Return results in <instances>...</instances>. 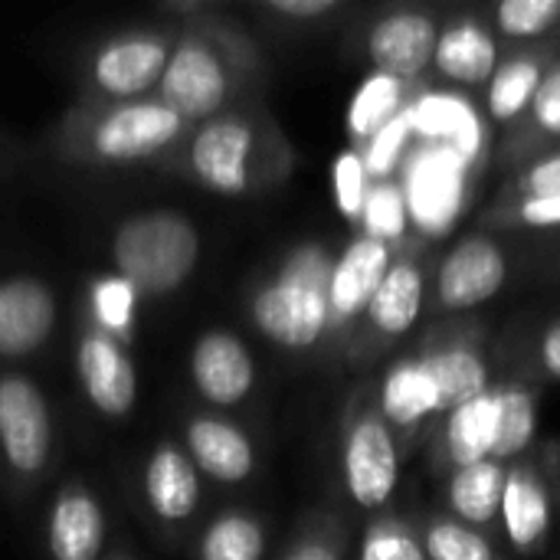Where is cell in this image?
<instances>
[{
  "label": "cell",
  "mask_w": 560,
  "mask_h": 560,
  "mask_svg": "<svg viewBox=\"0 0 560 560\" xmlns=\"http://www.w3.org/2000/svg\"><path fill=\"white\" fill-rule=\"evenodd\" d=\"M331 259L318 243L295 246L279 269L253 292L256 331L282 351H308L331 331L328 272Z\"/></svg>",
  "instance_id": "obj_1"
},
{
  "label": "cell",
  "mask_w": 560,
  "mask_h": 560,
  "mask_svg": "<svg viewBox=\"0 0 560 560\" xmlns=\"http://www.w3.org/2000/svg\"><path fill=\"white\" fill-rule=\"evenodd\" d=\"M190 125L171 112L161 98L108 102L79 115L62 131V148L72 161H89L102 167L148 164L177 148Z\"/></svg>",
  "instance_id": "obj_2"
},
{
  "label": "cell",
  "mask_w": 560,
  "mask_h": 560,
  "mask_svg": "<svg viewBox=\"0 0 560 560\" xmlns=\"http://www.w3.org/2000/svg\"><path fill=\"white\" fill-rule=\"evenodd\" d=\"M200 230L177 210H141L112 233V269L141 295L161 299L187 285L200 266Z\"/></svg>",
  "instance_id": "obj_3"
},
{
  "label": "cell",
  "mask_w": 560,
  "mask_h": 560,
  "mask_svg": "<svg viewBox=\"0 0 560 560\" xmlns=\"http://www.w3.org/2000/svg\"><path fill=\"white\" fill-rule=\"evenodd\" d=\"M276 135L266 131L253 115L226 112L197 125L187 138V174L210 194L243 197L253 194L272 174Z\"/></svg>",
  "instance_id": "obj_4"
},
{
  "label": "cell",
  "mask_w": 560,
  "mask_h": 560,
  "mask_svg": "<svg viewBox=\"0 0 560 560\" xmlns=\"http://www.w3.org/2000/svg\"><path fill=\"white\" fill-rule=\"evenodd\" d=\"M233 95V62L207 33H184L164 66L158 98L187 125L226 115Z\"/></svg>",
  "instance_id": "obj_5"
},
{
  "label": "cell",
  "mask_w": 560,
  "mask_h": 560,
  "mask_svg": "<svg viewBox=\"0 0 560 560\" xmlns=\"http://www.w3.org/2000/svg\"><path fill=\"white\" fill-rule=\"evenodd\" d=\"M341 482L348 499L361 512H381L390 505L400 482L397 436L377 407L358 410L341 436Z\"/></svg>",
  "instance_id": "obj_6"
},
{
  "label": "cell",
  "mask_w": 560,
  "mask_h": 560,
  "mask_svg": "<svg viewBox=\"0 0 560 560\" xmlns=\"http://www.w3.org/2000/svg\"><path fill=\"white\" fill-rule=\"evenodd\" d=\"M0 456L20 479H36L52 459V413L23 374H0Z\"/></svg>",
  "instance_id": "obj_7"
},
{
  "label": "cell",
  "mask_w": 560,
  "mask_h": 560,
  "mask_svg": "<svg viewBox=\"0 0 560 560\" xmlns=\"http://www.w3.org/2000/svg\"><path fill=\"white\" fill-rule=\"evenodd\" d=\"M75 381L92 404L95 413L108 420H125L138 404V368L128 354V345L102 331L98 325H85L75 354H72Z\"/></svg>",
  "instance_id": "obj_8"
},
{
  "label": "cell",
  "mask_w": 560,
  "mask_h": 560,
  "mask_svg": "<svg viewBox=\"0 0 560 560\" xmlns=\"http://www.w3.org/2000/svg\"><path fill=\"white\" fill-rule=\"evenodd\" d=\"M174 43L164 33L131 30L105 39L92 56V85L108 102H138L161 85Z\"/></svg>",
  "instance_id": "obj_9"
},
{
  "label": "cell",
  "mask_w": 560,
  "mask_h": 560,
  "mask_svg": "<svg viewBox=\"0 0 560 560\" xmlns=\"http://www.w3.org/2000/svg\"><path fill=\"white\" fill-rule=\"evenodd\" d=\"M509 256L492 236H463L436 269V302L443 312H469L502 292Z\"/></svg>",
  "instance_id": "obj_10"
},
{
  "label": "cell",
  "mask_w": 560,
  "mask_h": 560,
  "mask_svg": "<svg viewBox=\"0 0 560 560\" xmlns=\"http://www.w3.org/2000/svg\"><path fill=\"white\" fill-rule=\"evenodd\" d=\"M390 266H394L390 243L371 233H358L345 243V249L331 259V272H328L331 328H348L368 315V305L374 302Z\"/></svg>",
  "instance_id": "obj_11"
},
{
  "label": "cell",
  "mask_w": 560,
  "mask_h": 560,
  "mask_svg": "<svg viewBox=\"0 0 560 560\" xmlns=\"http://www.w3.org/2000/svg\"><path fill=\"white\" fill-rule=\"evenodd\" d=\"M190 381L207 404L236 407L256 387V361L240 335L210 328L190 348Z\"/></svg>",
  "instance_id": "obj_12"
},
{
  "label": "cell",
  "mask_w": 560,
  "mask_h": 560,
  "mask_svg": "<svg viewBox=\"0 0 560 560\" xmlns=\"http://www.w3.org/2000/svg\"><path fill=\"white\" fill-rule=\"evenodd\" d=\"M56 292L36 276L0 279V358L20 361L46 345L56 328Z\"/></svg>",
  "instance_id": "obj_13"
},
{
  "label": "cell",
  "mask_w": 560,
  "mask_h": 560,
  "mask_svg": "<svg viewBox=\"0 0 560 560\" xmlns=\"http://www.w3.org/2000/svg\"><path fill=\"white\" fill-rule=\"evenodd\" d=\"M440 39V23L427 10H394L381 16L368 33V56L377 72L397 75L404 82L420 79L433 69V52Z\"/></svg>",
  "instance_id": "obj_14"
},
{
  "label": "cell",
  "mask_w": 560,
  "mask_h": 560,
  "mask_svg": "<svg viewBox=\"0 0 560 560\" xmlns=\"http://www.w3.org/2000/svg\"><path fill=\"white\" fill-rule=\"evenodd\" d=\"M499 528L515 555H538L555 528V495L548 479L532 463L509 466Z\"/></svg>",
  "instance_id": "obj_15"
},
{
  "label": "cell",
  "mask_w": 560,
  "mask_h": 560,
  "mask_svg": "<svg viewBox=\"0 0 560 560\" xmlns=\"http://www.w3.org/2000/svg\"><path fill=\"white\" fill-rule=\"evenodd\" d=\"M105 509L82 482H66L46 515V551L52 560H98L105 551Z\"/></svg>",
  "instance_id": "obj_16"
},
{
  "label": "cell",
  "mask_w": 560,
  "mask_h": 560,
  "mask_svg": "<svg viewBox=\"0 0 560 560\" xmlns=\"http://www.w3.org/2000/svg\"><path fill=\"white\" fill-rule=\"evenodd\" d=\"M184 450L194 459L197 472L220 486H240L256 472L253 440L236 423L213 413H200L187 423Z\"/></svg>",
  "instance_id": "obj_17"
},
{
  "label": "cell",
  "mask_w": 560,
  "mask_h": 560,
  "mask_svg": "<svg viewBox=\"0 0 560 560\" xmlns=\"http://www.w3.org/2000/svg\"><path fill=\"white\" fill-rule=\"evenodd\" d=\"M144 502L164 525H184L200 509V472L184 446L161 443L141 472Z\"/></svg>",
  "instance_id": "obj_18"
},
{
  "label": "cell",
  "mask_w": 560,
  "mask_h": 560,
  "mask_svg": "<svg viewBox=\"0 0 560 560\" xmlns=\"http://www.w3.org/2000/svg\"><path fill=\"white\" fill-rule=\"evenodd\" d=\"M502 56L499 43L472 16H456L440 30L436 52H433V72L456 85V89H482L495 75Z\"/></svg>",
  "instance_id": "obj_19"
},
{
  "label": "cell",
  "mask_w": 560,
  "mask_h": 560,
  "mask_svg": "<svg viewBox=\"0 0 560 560\" xmlns=\"http://www.w3.org/2000/svg\"><path fill=\"white\" fill-rule=\"evenodd\" d=\"M427 305V272L417 259H394L387 269L374 302L368 305V328L371 335L394 341L404 338L423 315Z\"/></svg>",
  "instance_id": "obj_20"
},
{
  "label": "cell",
  "mask_w": 560,
  "mask_h": 560,
  "mask_svg": "<svg viewBox=\"0 0 560 560\" xmlns=\"http://www.w3.org/2000/svg\"><path fill=\"white\" fill-rule=\"evenodd\" d=\"M440 397V413H453L492 390L489 364L482 351L469 341H446L420 354Z\"/></svg>",
  "instance_id": "obj_21"
},
{
  "label": "cell",
  "mask_w": 560,
  "mask_h": 560,
  "mask_svg": "<svg viewBox=\"0 0 560 560\" xmlns=\"http://www.w3.org/2000/svg\"><path fill=\"white\" fill-rule=\"evenodd\" d=\"M377 410L387 420V427L400 433L427 423L430 417H440L436 384L423 358H404L394 368H387L377 390Z\"/></svg>",
  "instance_id": "obj_22"
},
{
  "label": "cell",
  "mask_w": 560,
  "mask_h": 560,
  "mask_svg": "<svg viewBox=\"0 0 560 560\" xmlns=\"http://www.w3.org/2000/svg\"><path fill=\"white\" fill-rule=\"evenodd\" d=\"M505 482H509V466L495 463V459H486V463H476L466 469H453L450 482H446L450 518L486 535L502 518Z\"/></svg>",
  "instance_id": "obj_23"
},
{
  "label": "cell",
  "mask_w": 560,
  "mask_h": 560,
  "mask_svg": "<svg viewBox=\"0 0 560 560\" xmlns=\"http://www.w3.org/2000/svg\"><path fill=\"white\" fill-rule=\"evenodd\" d=\"M407 85L410 82L377 72V69H371L364 75V82L354 89V95L348 102V115H345L348 138L358 148H364L377 131H384L394 118H400L410 108L413 98L407 95Z\"/></svg>",
  "instance_id": "obj_24"
},
{
  "label": "cell",
  "mask_w": 560,
  "mask_h": 560,
  "mask_svg": "<svg viewBox=\"0 0 560 560\" xmlns=\"http://www.w3.org/2000/svg\"><path fill=\"white\" fill-rule=\"evenodd\" d=\"M551 62L535 52H518L499 62L495 75L486 85V112L495 125H512L532 112V102L545 82Z\"/></svg>",
  "instance_id": "obj_25"
},
{
  "label": "cell",
  "mask_w": 560,
  "mask_h": 560,
  "mask_svg": "<svg viewBox=\"0 0 560 560\" xmlns=\"http://www.w3.org/2000/svg\"><path fill=\"white\" fill-rule=\"evenodd\" d=\"M492 446H495V394L492 390L446 413L443 456L453 469H466V466L492 459Z\"/></svg>",
  "instance_id": "obj_26"
},
{
  "label": "cell",
  "mask_w": 560,
  "mask_h": 560,
  "mask_svg": "<svg viewBox=\"0 0 560 560\" xmlns=\"http://www.w3.org/2000/svg\"><path fill=\"white\" fill-rule=\"evenodd\" d=\"M492 394H495V446H492V459L509 466L538 436V400L518 381L499 384V387H492Z\"/></svg>",
  "instance_id": "obj_27"
},
{
  "label": "cell",
  "mask_w": 560,
  "mask_h": 560,
  "mask_svg": "<svg viewBox=\"0 0 560 560\" xmlns=\"http://www.w3.org/2000/svg\"><path fill=\"white\" fill-rule=\"evenodd\" d=\"M266 558V528L249 512H223L217 515L203 538L200 560H262Z\"/></svg>",
  "instance_id": "obj_28"
},
{
  "label": "cell",
  "mask_w": 560,
  "mask_h": 560,
  "mask_svg": "<svg viewBox=\"0 0 560 560\" xmlns=\"http://www.w3.org/2000/svg\"><path fill=\"white\" fill-rule=\"evenodd\" d=\"M417 535L427 551V560H499L489 535H482L450 515L430 518Z\"/></svg>",
  "instance_id": "obj_29"
},
{
  "label": "cell",
  "mask_w": 560,
  "mask_h": 560,
  "mask_svg": "<svg viewBox=\"0 0 560 560\" xmlns=\"http://www.w3.org/2000/svg\"><path fill=\"white\" fill-rule=\"evenodd\" d=\"M138 292L118 276V272H108V276H98L89 289V302H92V315L102 331H108L112 338L118 341H128L131 331H135V305H138Z\"/></svg>",
  "instance_id": "obj_30"
},
{
  "label": "cell",
  "mask_w": 560,
  "mask_h": 560,
  "mask_svg": "<svg viewBox=\"0 0 560 560\" xmlns=\"http://www.w3.org/2000/svg\"><path fill=\"white\" fill-rule=\"evenodd\" d=\"M331 194H335L338 213L348 223H361V217L368 210V197H371V177H368V167H364V158L358 148H345L335 154Z\"/></svg>",
  "instance_id": "obj_31"
},
{
  "label": "cell",
  "mask_w": 560,
  "mask_h": 560,
  "mask_svg": "<svg viewBox=\"0 0 560 560\" xmlns=\"http://www.w3.org/2000/svg\"><path fill=\"white\" fill-rule=\"evenodd\" d=\"M560 20V0H502L495 30L505 39H538Z\"/></svg>",
  "instance_id": "obj_32"
},
{
  "label": "cell",
  "mask_w": 560,
  "mask_h": 560,
  "mask_svg": "<svg viewBox=\"0 0 560 560\" xmlns=\"http://www.w3.org/2000/svg\"><path fill=\"white\" fill-rule=\"evenodd\" d=\"M358 560H427V551L417 532L400 522L381 518L364 532Z\"/></svg>",
  "instance_id": "obj_33"
},
{
  "label": "cell",
  "mask_w": 560,
  "mask_h": 560,
  "mask_svg": "<svg viewBox=\"0 0 560 560\" xmlns=\"http://www.w3.org/2000/svg\"><path fill=\"white\" fill-rule=\"evenodd\" d=\"M413 138V131H410V118H407V112L400 115V118H394L384 131H377L364 148H358L361 151V158H364V167H368V177L371 180H387L397 167H400V161H404V151H407V141Z\"/></svg>",
  "instance_id": "obj_34"
},
{
  "label": "cell",
  "mask_w": 560,
  "mask_h": 560,
  "mask_svg": "<svg viewBox=\"0 0 560 560\" xmlns=\"http://www.w3.org/2000/svg\"><path fill=\"white\" fill-rule=\"evenodd\" d=\"M364 230L361 233H371L384 243H397L407 230V203H404V194L390 184H377L371 187V197H368V210L361 217Z\"/></svg>",
  "instance_id": "obj_35"
},
{
  "label": "cell",
  "mask_w": 560,
  "mask_h": 560,
  "mask_svg": "<svg viewBox=\"0 0 560 560\" xmlns=\"http://www.w3.org/2000/svg\"><path fill=\"white\" fill-rule=\"evenodd\" d=\"M532 128L545 138H560V62H551L545 72V82L532 102Z\"/></svg>",
  "instance_id": "obj_36"
},
{
  "label": "cell",
  "mask_w": 560,
  "mask_h": 560,
  "mask_svg": "<svg viewBox=\"0 0 560 560\" xmlns=\"http://www.w3.org/2000/svg\"><path fill=\"white\" fill-rule=\"evenodd\" d=\"M282 560H345V538L331 525L312 528L292 545V551Z\"/></svg>",
  "instance_id": "obj_37"
},
{
  "label": "cell",
  "mask_w": 560,
  "mask_h": 560,
  "mask_svg": "<svg viewBox=\"0 0 560 560\" xmlns=\"http://www.w3.org/2000/svg\"><path fill=\"white\" fill-rule=\"evenodd\" d=\"M512 220L532 230H560V194L545 197H518L512 207Z\"/></svg>",
  "instance_id": "obj_38"
},
{
  "label": "cell",
  "mask_w": 560,
  "mask_h": 560,
  "mask_svg": "<svg viewBox=\"0 0 560 560\" xmlns=\"http://www.w3.org/2000/svg\"><path fill=\"white\" fill-rule=\"evenodd\" d=\"M518 197H545V194H560V151L545 154L541 161L528 164L522 177L515 180Z\"/></svg>",
  "instance_id": "obj_39"
},
{
  "label": "cell",
  "mask_w": 560,
  "mask_h": 560,
  "mask_svg": "<svg viewBox=\"0 0 560 560\" xmlns=\"http://www.w3.org/2000/svg\"><path fill=\"white\" fill-rule=\"evenodd\" d=\"M269 13L285 20H322L341 10V0H266Z\"/></svg>",
  "instance_id": "obj_40"
},
{
  "label": "cell",
  "mask_w": 560,
  "mask_h": 560,
  "mask_svg": "<svg viewBox=\"0 0 560 560\" xmlns=\"http://www.w3.org/2000/svg\"><path fill=\"white\" fill-rule=\"evenodd\" d=\"M538 364H541V371L551 381H560V322L548 325V331L541 335V341H538Z\"/></svg>",
  "instance_id": "obj_41"
},
{
  "label": "cell",
  "mask_w": 560,
  "mask_h": 560,
  "mask_svg": "<svg viewBox=\"0 0 560 560\" xmlns=\"http://www.w3.org/2000/svg\"><path fill=\"white\" fill-rule=\"evenodd\" d=\"M112 560H128V558H112Z\"/></svg>",
  "instance_id": "obj_42"
}]
</instances>
